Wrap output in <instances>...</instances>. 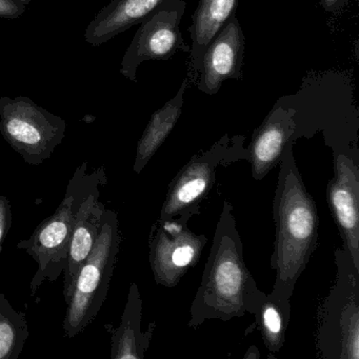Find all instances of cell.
Wrapping results in <instances>:
<instances>
[{
  "label": "cell",
  "mask_w": 359,
  "mask_h": 359,
  "mask_svg": "<svg viewBox=\"0 0 359 359\" xmlns=\"http://www.w3.org/2000/svg\"><path fill=\"white\" fill-rule=\"evenodd\" d=\"M289 144L281 157L274 196L276 224L271 266L275 270L272 295L290 300L300 275L317 245L319 217L316 205L302 182Z\"/></svg>",
  "instance_id": "obj_1"
},
{
  "label": "cell",
  "mask_w": 359,
  "mask_h": 359,
  "mask_svg": "<svg viewBox=\"0 0 359 359\" xmlns=\"http://www.w3.org/2000/svg\"><path fill=\"white\" fill-rule=\"evenodd\" d=\"M260 290L248 271L233 208L224 203L201 287L191 304L190 327L209 319L228 321L251 313Z\"/></svg>",
  "instance_id": "obj_2"
},
{
  "label": "cell",
  "mask_w": 359,
  "mask_h": 359,
  "mask_svg": "<svg viewBox=\"0 0 359 359\" xmlns=\"http://www.w3.org/2000/svg\"><path fill=\"white\" fill-rule=\"evenodd\" d=\"M88 161L75 170L67 187L66 194L53 215L43 220L28 239L20 241L18 249L26 252L37 264L30 283L35 294L45 281L55 283L67 266L69 245L83 198L92 189L107 184L106 171L100 167L87 173Z\"/></svg>",
  "instance_id": "obj_3"
},
{
  "label": "cell",
  "mask_w": 359,
  "mask_h": 359,
  "mask_svg": "<svg viewBox=\"0 0 359 359\" xmlns=\"http://www.w3.org/2000/svg\"><path fill=\"white\" fill-rule=\"evenodd\" d=\"M121 249L118 216L106 209L97 241L83 262L70 299L67 302L65 335L83 333L97 316L110 289L117 255Z\"/></svg>",
  "instance_id": "obj_4"
},
{
  "label": "cell",
  "mask_w": 359,
  "mask_h": 359,
  "mask_svg": "<svg viewBox=\"0 0 359 359\" xmlns=\"http://www.w3.org/2000/svg\"><path fill=\"white\" fill-rule=\"evenodd\" d=\"M335 283L319 313L317 342L325 358H359V270L344 248L336 250Z\"/></svg>",
  "instance_id": "obj_5"
},
{
  "label": "cell",
  "mask_w": 359,
  "mask_h": 359,
  "mask_svg": "<svg viewBox=\"0 0 359 359\" xmlns=\"http://www.w3.org/2000/svg\"><path fill=\"white\" fill-rule=\"evenodd\" d=\"M67 123L31 98H0V133L28 165H41L62 142Z\"/></svg>",
  "instance_id": "obj_6"
},
{
  "label": "cell",
  "mask_w": 359,
  "mask_h": 359,
  "mask_svg": "<svg viewBox=\"0 0 359 359\" xmlns=\"http://www.w3.org/2000/svg\"><path fill=\"white\" fill-rule=\"evenodd\" d=\"M184 0H165L144 22L128 47L121 65V74L136 81L140 65L149 60H167L178 52H190L180 32L186 12Z\"/></svg>",
  "instance_id": "obj_7"
},
{
  "label": "cell",
  "mask_w": 359,
  "mask_h": 359,
  "mask_svg": "<svg viewBox=\"0 0 359 359\" xmlns=\"http://www.w3.org/2000/svg\"><path fill=\"white\" fill-rule=\"evenodd\" d=\"M190 218L159 220L150 243V262L155 281L165 287H175L184 273L196 264L207 238L189 230Z\"/></svg>",
  "instance_id": "obj_8"
},
{
  "label": "cell",
  "mask_w": 359,
  "mask_h": 359,
  "mask_svg": "<svg viewBox=\"0 0 359 359\" xmlns=\"http://www.w3.org/2000/svg\"><path fill=\"white\" fill-rule=\"evenodd\" d=\"M243 157L248 156L233 152L226 142L193 157L172 182L159 220L192 217L193 211L213 186L218 165Z\"/></svg>",
  "instance_id": "obj_9"
},
{
  "label": "cell",
  "mask_w": 359,
  "mask_h": 359,
  "mask_svg": "<svg viewBox=\"0 0 359 359\" xmlns=\"http://www.w3.org/2000/svg\"><path fill=\"white\" fill-rule=\"evenodd\" d=\"M327 195L344 248L359 270V165L357 155H352L350 149L335 150L334 177Z\"/></svg>",
  "instance_id": "obj_10"
},
{
  "label": "cell",
  "mask_w": 359,
  "mask_h": 359,
  "mask_svg": "<svg viewBox=\"0 0 359 359\" xmlns=\"http://www.w3.org/2000/svg\"><path fill=\"white\" fill-rule=\"evenodd\" d=\"M245 46L243 28L235 14L212 39L203 53L196 83L199 91L215 95L224 81L241 79Z\"/></svg>",
  "instance_id": "obj_11"
},
{
  "label": "cell",
  "mask_w": 359,
  "mask_h": 359,
  "mask_svg": "<svg viewBox=\"0 0 359 359\" xmlns=\"http://www.w3.org/2000/svg\"><path fill=\"white\" fill-rule=\"evenodd\" d=\"M100 186L90 191L83 198L77 213L76 222L69 245L67 266L64 271V296L69 302L75 287L77 275L97 241L107 208L100 201Z\"/></svg>",
  "instance_id": "obj_12"
},
{
  "label": "cell",
  "mask_w": 359,
  "mask_h": 359,
  "mask_svg": "<svg viewBox=\"0 0 359 359\" xmlns=\"http://www.w3.org/2000/svg\"><path fill=\"white\" fill-rule=\"evenodd\" d=\"M296 123L293 113L285 109H274L256 130L249 147L250 165L256 180H262L280 163L285 147L292 144Z\"/></svg>",
  "instance_id": "obj_13"
},
{
  "label": "cell",
  "mask_w": 359,
  "mask_h": 359,
  "mask_svg": "<svg viewBox=\"0 0 359 359\" xmlns=\"http://www.w3.org/2000/svg\"><path fill=\"white\" fill-rule=\"evenodd\" d=\"M165 0H112L100 10L86 29L91 47L104 45L149 18Z\"/></svg>",
  "instance_id": "obj_14"
},
{
  "label": "cell",
  "mask_w": 359,
  "mask_h": 359,
  "mask_svg": "<svg viewBox=\"0 0 359 359\" xmlns=\"http://www.w3.org/2000/svg\"><path fill=\"white\" fill-rule=\"evenodd\" d=\"M238 0H199L189 28L191 35L189 81L196 83L201 60L212 39L226 22L236 14Z\"/></svg>",
  "instance_id": "obj_15"
},
{
  "label": "cell",
  "mask_w": 359,
  "mask_h": 359,
  "mask_svg": "<svg viewBox=\"0 0 359 359\" xmlns=\"http://www.w3.org/2000/svg\"><path fill=\"white\" fill-rule=\"evenodd\" d=\"M189 85L190 81L187 76L176 95L151 117L142 138L138 142L135 163H134L135 173L140 174L144 170L147 163L161 148V144L165 142L172 130L175 127L182 113L184 94Z\"/></svg>",
  "instance_id": "obj_16"
},
{
  "label": "cell",
  "mask_w": 359,
  "mask_h": 359,
  "mask_svg": "<svg viewBox=\"0 0 359 359\" xmlns=\"http://www.w3.org/2000/svg\"><path fill=\"white\" fill-rule=\"evenodd\" d=\"M142 302L136 283H132L121 325L112 337L111 358L142 359L149 340L142 333Z\"/></svg>",
  "instance_id": "obj_17"
},
{
  "label": "cell",
  "mask_w": 359,
  "mask_h": 359,
  "mask_svg": "<svg viewBox=\"0 0 359 359\" xmlns=\"http://www.w3.org/2000/svg\"><path fill=\"white\" fill-rule=\"evenodd\" d=\"M290 300L278 299L272 294L260 291L254 302L251 314L262 333L264 346L270 352L277 353L285 344V334L291 316Z\"/></svg>",
  "instance_id": "obj_18"
},
{
  "label": "cell",
  "mask_w": 359,
  "mask_h": 359,
  "mask_svg": "<svg viewBox=\"0 0 359 359\" xmlns=\"http://www.w3.org/2000/svg\"><path fill=\"white\" fill-rule=\"evenodd\" d=\"M29 337L27 315L18 312L0 293V359H16Z\"/></svg>",
  "instance_id": "obj_19"
},
{
  "label": "cell",
  "mask_w": 359,
  "mask_h": 359,
  "mask_svg": "<svg viewBox=\"0 0 359 359\" xmlns=\"http://www.w3.org/2000/svg\"><path fill=\"white\" fill-rule=\"evenodd\" d=\"M12 210L8 197L0 195V253L3 251V245L5 239L9 234L12 226Z\"/></svg>",
  "instance_id": "obj_20"
},
{
  "label": "cell",
  "mask_w": 359,
  "mask_h": 359,
  "mask_svg": "<svg viewBox=\"0 0 359 359\" xmlns=\"http://www.w3.org/2000/svg\"><path fill=\"white\" fill-rule=\"evenodd\" d=\"M27 6L12 0H0V18L15 20L26 12Z\"/></svg>",
  "instance_id": "obj_21"
},
{
  "label": "cell",
  "mask_w": 359,
  "mask_h": 359,
  "mask_svg": "<svg viewBox=\"0 0 359 359\" xmlns=\"http://www.w3.org/2000/svg\"><path fill=\"white\" fill-rule=\"evenodd\" d=\"M348 3V0H320L321 7L327 12L339 11Z\"/></svg>",
  "instance_id": "obj_22"
},
{
  "label": "cell",
  "mask_w": 359,
  "mask_h": 359,
  "mask_svg": "<svg viewBox=\"0 0 359 359\" xmlns=\"http://www.w3.org/2000/svg\"><path fill=\"white\" fill-rule=\"evenodd\" d=\"M12 1H15V3L22 4V5L28 6L29 4L32 1V0H12Z\"/></svg>",
  "instance_id": "obj_23"
}]
</instances>
